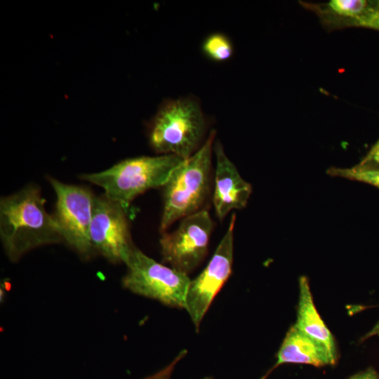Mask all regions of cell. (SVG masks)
<instances>
[{
    "instance_id": "obj_1",
    "label": "cell",
    "mask_w": 379,
    "mask_h": 379,
    "mask_svg": "<svg viewBox=\"0 0 379 379\" xmlns=\"http://www.w3.org/2000/svg\"><path fill=\"white\" fill-rule=\"evenodd\" d=\"M41 190L29 185L0 201V237L4 251L17 262L29 251L63 241L53 215L45 208Z\"/></svg>"
},
{
    "instance_id": "obj_2",
    "label": "cell",
    "mask_w": 379,
    "mask_h": 379,
    "mask_svg": "<svg viewBox=\"0 0 379 379\" xmlns=\"http://www.w3.org/2000/svg\"><path fill=\"white\" fill-rule=\"evenodd\" d=\"M184 160L173 154L137 157L122 160L103 171L83 174L81 178L102 187L105 196L127 211L138 195L164 187Z\"/></svg>"
},
{
    "instance_id": "obj_3",
    "label": "cell",
    "mask_w": 379,
    "mask_h": 379,
    "mask_svg": "<svg viewBox=\"0 0 379 379\" xmlns=\"http://www.w3.org/2000/svg\"><path fill=\"white\" fill-rule=\"evenodd\" d=\"M215 135L211 131L201 147L173 171L163 187L161 232L176 220L201 210L210 190Z\"/></svg>"
},
{
    "instance_id": "obj_4",
    "label": "cell",
    "mask_w": 379,
    "mask_h": 379,
    "mask_svg": "<svg viewBox=\"0 0 379 379\" xmlns=\"http://www.w3.org/2000/svg\"><path fill=\"white\" fill-rule=\"evenodd\" d=\"M206 129V117L197 100H168L152 120L149 142L158 154L187 159L201 147Z\"/></svg>"
},
{
    "instance_id": "obj_5",
    "label": "cell",
    "mask_w": 379,
    "mask_h": 379,
    "mask_svg": "<svg viewBox=\"0 0 379 379\" xmlns=\"http://www.w3.org/2000/svg\"><path fill=\"white\" fill-rule=\"evenodd\" d=\"M124 264L126 272L121 279L124 288L165 305L185 309L191 281L187 274L157 262L136 246Z\"/></svg>"
},
{
    "instance_id": "obj_6",
    "label": "cell",
    "mask_w": 379,
    "mask_h": 379,
    "mask_svg": "<svg viewBox=\"0 0 379 379\" xmlns=\"http://www.w3.org/2000/svg\"><path fill=\"white\" fill-rule=\"evenodd\" d=\"M48 180L56 195L53 216L63 242L81 258L88 259L94 253L90 229L95 197L88 188L65 184L53 178Z\"/></svg>"
},
{
    "instance_id": "obj_7",
    "label": "cell",
    "mask_w": 379,
    "mask_h": 379,
    "mask_svg": "<svg viewBox=\"0 0 379 379\" xmlns=\"http://www.w3.org/2000/svg\"><path fill=\"white\" fill-rule=\"evenodd\" d=\"M213 227V220L206 209L182 218L175 230L164 232L160 238L164 262L188 275L206 255Z\"/></svg>"
},
{
    "instance_id": "obj_8",
    "label": "cell",
    "mask_w": 379,
    "mask_h": 379,
    "mask_svg": "<svg viewBox=\"0 0 379 379\" xmlns=\"http://www.w3.org/2000/svg\"><path fill=\"white\" fill-rule=\"evenodd\" d=\"M235 214L211 259L187 288L185 309L198 331L204 317L213 299L232 273L234 254Z\"/></svg>"
},
{
    "instance_id": "obj_9",
    "label": "cell",
    "mask_w": 379,
    "mask_h": 379,
    "mask_svg": "<svg viewBox=\"0 0 379 379\" xmlns=\"http://www.w3.org/2000/svg\"><path fill=\"white\" fill-rule=\"evenodd\" d=\"M126 211L105 194L95 197L90 229L91 244L94 253L112 263H124L135 246Z\"/></svg>"
},
{
    "instance_id": "obj_10",
    "label": "cell",
    "mask_w": 379,
    "mask_h": 379,
    "mask_svg": "<svg viewBox=\"0 0 379 379\" xmlns=\"http://www.w3.org/2000/svg\"><path fill=\"white\" fill-rule=\"evenodd\" d=\"M216 158L213 204L218 218L222 220L232 211L244 208L252 192L251 184L239 174L227 157L221 142L213 144Z\"/></svg>"
},
{
    "instance_id": "obj_11",
    "label": "cell",
    "mask_w": 379,
    "mask_h": 379,
    "mask_svg": "<svg viewBox=\"0 0 379 379\" xmlns=\"http://www.w3.org/2000/svg\"><path fill=\"white\" fill-rule=\"evenodd\" d=\"M284 364L321 367L333 366L336 362L324 346L293 325L286 333L277 352L276 363L261 379H265L273 370Z\"/></svg>"
},
{
    "instance_id": "obj_12",
    "label": "cell",
    "mask_w": 379,
    "mask_h": 379,
    "mask_svg": "<svg viewBox=\"0 0 379 379\" xmlns=\"http://www.w3.org/2000/svg\"><path fill=\"white\" fill-rule=\"evenodd\" d=\"M299 298L297 306L296 322L299 330L324 346L337 363L338 353L335 340L330 330L320 317L314 303L309 281L305 276L299 278Z\"/></svg>"
},
{
    "instance_id": "obj_13",
    "label": "cell",
    "mask_w": 379,
    "mask_h": 379,
    "mask_svg": "<svg viewBox=\"0 0 379 379\" xmlns=\"http://www.w3.org/2000/svg\"><path fill=\"white\" fill-rule=\"evenodd\" d=\"M372 1L331 0L325 4H307V7L317 13L329 26L348 27L350 23L364 15Z\"/></svg>"
},
{
    "instance_id": "obj_14",
    "label": "cell",
    "mask_w": 379,
    "mask_h": 379,
    "mask_svg": "<svg viewBox=\"0 0 379 379\" xmlns=\"http://www.w3.org/2000/svg\"><path fill=\"white\" fill-rule=\"evenodd\" d=\"M233 48L230 38L218 32L208 36L202 44V51L205 55L215 62L229 60L233 55Z\"/></svg>"
},
{
    "instance_id": "obj_15",
    "label": "cell",
    "mask_w": 379,
    "mask_h": 379,
    "mask_svg": "<svg viewBox=\"0 0 379 379\" xmlns=\"http://www.w3.org/2000/svg\"><path fill=\"white\" fill-rule=\"evenodd\" d=\"M326 173L332 177H340L366 183L379 190V171H361L354 170L352 167H330L327 169Z\"/></svg>"
},
{
    "instance_id": "obj_16",
    "label": "cell",
    "mask_w": 379,
    "mask_h": 379,
    "mask_svg": "<svg viewBox=\"0 0 379 379\" xmlns=\"http://www.w3.org/2000/svg\"><path fill=\"white\" fill-rule=\"evenodd\" d=\"M348 27H363L379 32V1H372L367 12L352 21Z\"/></svg>"
},
{
    "instance_id": "obj_17",
    "label": "cell",
    "mask_w": 379,
    "mask_h": 379,
    "mask_svg": "<svg viewBox=\"0 0 379 379\" xmlns=\"http://www.w3.org/2000/svg\"><path fill=\"white\" fill-rule=\"evenodd\" d=\"M352 168L361 171H379V139L360 162Z\"/></svg>"
},
{
    "instance_id": "obj_18",
    "label": "cell",
    "mask_w": 379,
    "mask_h": 379,
    "mask_svg": "<svg viewBox=\"0 0 379 379\" xmlns=\"http://www.w3.org/2000/svg\"><path fill=\"white\" fill-rule=\"evenodd\" d=\"M187 352L185 350H182L169 364L153 374L140 379H171L172 374L176 365L184 358Z\"/></svg>"
},
{
    "instance_id": "obj_19",
    "label": "cell",
    "mask_w": 379,
    "mask_h": 379,
    "mask_svg": "<svg viewBox=\"0 0 379 379\" xmlns=\"http://www.w3.org/2000/svg\"><path fill=\"white\" fill-rule=\"evenodd\" d=\"M348 379H379V374L373 368L370 367L350 376Z\"/></svg>"
},
{
    "instance_id": "obj_20",
    "label": "cell",
    "mask_w": 379,
    "mask_h": 379,
    "mask_svg": "<svg viewBox=\"0 0 379 379\" xmlns=\"http://www.w3.org/2000/svg\"><path fill=\"white\" fill-rule=\"evenodd\" d=\"M375 335H379V320L375 324V326L366 335L362 337L361 341H364Z\"/></svg>"
},
{
    "instance_id": "obj_21",
    "label": "cell",
    "mask_w": 379,
    "mask_h": 379,
    "mask_svg": "<svg viewBox=\"0 0 379 379\" xmlns=\"http://www.w3.org/2000/svg\"><path fill=\"white\" fill-rule=\"evenodd\" d=\"M203 379H213V378H209V377H206V378H203Z\"/></svg>"
}]
</instances>
